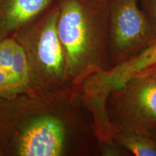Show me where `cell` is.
<instances>
[{
    "label": "cell",
    "instance_id": "cell-6",
    "mask_svg": "<svg viewBox=\"0 0 156 156\" xmlns=\"http://www.w3.org/2000/svg\"><path fill=\"white\" fill-rule=\"evenodd\" d=\"M33 93L25 51L14 37L0 41V98Z\"/></svg>",
    "mask_w": 156,
    "mask_h": 156
},
{
    "label": "cell",
    "instance_id": "cell-8",
    "mask_svg": "<svg viewBox=\"0 0 156 156\" xmlns=\"http://www.w3.org/2000/svg\"><path fill=\"white\" fill-rule=\"evenodd\" d=\"M114 140L134 156H156V139L134 132L117 131Z\"/></svg>",
    "mask_w": 156,
    "mask_h": 156
},
{
    "label": "cell",
    "instance_id": "cell-9",
    "mask_svg": "<svg viewBox=\"0 0 156 156\" xmlns=\"http://www.w3.org/2000/svg\"><path fill=\"white\" fill-rule=\"evenodd\" d=\"M131 65L136 74H148L155 71L156 40L151 47L132 59Z\"/></svg>",
    "mask_w": 156,
    "mask_h": 156
},
{
    "label": "cell",
    "instance_id": "cell-12",
    "mask_svg": "<svg viewBox=\"0 0 156 156\" xmlns=\"http://www.w3.org/2000/svg\"><path fill=\"white\" fill-rule=\"evenodd\" d=\"M100 1L104 2H106V3H110L112 0H100Z\"/></svg>",
    "mask_w": 156,
    "mask_h": 156
},
{
    "label": "cell",
    "instance_id": "cell-1",
    "mask_svg": "<svg viewBox=\"0 0 156 156\" xmlns=\"http://www.w3.org/2000/svg\"><path fill=\"white\" fill-rule=\"evenodd\" d=\"M98 145L77 87L0 98V156H98Z\"/></svg>",
    "mask_w": 156,
    "mask_h": 156
},
{
    "label": "cell",
    "instance_id": "cell-11",
    "mask_svg": "<svg viewBox=\"0 0 156 156\" xmlns=\"http://www.w3.org/2000/svg\"><path fill=\"white\" fill-rule=\"evenodd\" d=\"M141 7L156 28V0H138Z\"/></svg>",
    "mask_w": 156,
    "mask_h": 156
},
{
    "label": "cell",
    "instance_id": "cell-5",
    "mask_svg": "<svg viewBox=\"0 0 156 156\" xmlns=\"http://www.w3.org/2000/svg\"><path fill=\"white\" fill-rule=\"evenodd\" d=\"M155 40L156 28L140 7L138 0H112L109 3L107 45L109 69L139 56Z\"/></svg>",
    "mask_w": 156,
    "mask_h": 156
},
{
    "label": "cell",
    "instance_id": "cell-13",
    "mask_svg": "<svg viewBox=\"0 0 156 156\" xmlns=\"http://www.w3.org/2000/svg\"><path fill=\"white\" fill-rule=\"evenodd\" d=\"M153 73H155V77H156V71H155V72H153Z\"/></svg>",
    "mask_w": 156,
    "mask_h": 156
},
{
    "label": "cell",
    "instance_id": "cell-4",
    "mask_svg": "<svg viewBox=\"0 0 156 156\" xmlns=\"http://www.w3.org/2000/svg\"><path fill=\"white\" fill-rule=\"evenodd\" d=\"M115 132H129L156 139L155 73L134 76L110 93L106 103Z\"/></svg>",
    "mask_w": 156,
    "mask_h": 156
},
{
    "label": "cell",
    "instance_id": "cell-7",
    "mask_svg": "<svg viewBox=\"0 0 156 156\" xmlns=\"http://www.w3.org/2000/svg\"><path fill=\"white\" fill-rule=\"evenodd\" d=\"M57 0H0V41L30 24Z\"/></svg>",
    "mask_w": 156,
    "mask_h": 156
},
{
    "label": "cell",
    "instance_id": "cell-3",
    "mask_svg": "<svg viewBox=\"0 0 156 156\" xmlns=\"http://www.w3.org/2000/svg\"><path fill=\"white\" fill-rule=\"evenodd\" d=\"M58 2L14 37L24 50L33 93H44L70 86L63 46L58 34Z\"/></svg>",
    "mask_w": 156,
    "mask_h": 156
},
{
    "label": "cell",
    "instance_id": "cell-10",
    "mask_svg": "<svg viewBox=\"0 0 156 156\" xmlns=\"http://www.w3.org/2000/svg\"><path fill=\"white\" fill-rule=\"evenodd\" d=\"M99 155L101 156H132L127 150L114 140L111 142H101L98 145Z\"/></svg>",
    "mask_w": 156,
    "mask_h": 156
},
{
    "label": "cell",
    "instance_id": "cell-2",
    "mask_svg": "<svg viewBox=\"0 0 156 156\" xmlns=\"http://www.w3.org/2000/svg\"><path fill=\"white\" fill-rule=\"evenodd\" d=\"M58 34L63 46L70 86L109 69V3L100 0H57Z\"/></svg>",
    "mask_w": 156,
    "mask_h": 156
}]
</instances>
